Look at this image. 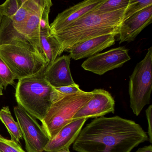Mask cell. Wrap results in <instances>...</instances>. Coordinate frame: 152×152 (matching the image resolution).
Segmentation results:
<instances>
[{
  "label": "cell",
  "mask_w": 152,
  "mask_h": 152,
  "mask_svg": "<svg viewBox=\"0 0 152 152\" xmlns=\"http://www.w3.org/2000/svg\"><path fill=\"white\" fill-rule=\"evenodd\" d=\"M148 140L146 132L134 121L102 116L81 130L73 148L77 152H130Z\"/></svg>",
  "instance_id": "6da1fadb"
},
{
  "label": "cell",
  "mask_w": 152,
  "mask_h": 152,
  "mask_svg": "<svg viewBox=\"0 0 152 152\" xmlns=\"http://www.w3.org/2000/svg\"><path fill=\"white\" fill-rule=\"evenodd\" d=\"M125 9L104 14H95L91 11L53 34L61 44L63 52L90 39L108 34L117 35Z\"/></svg>",
  "instance_id": "7a4b0ae2"
},
{
  "label": "cell",
  "mask_w": 152,
  "mask_h": 152,
  "mask_svg": "<svg viewBox=\"0 0 152 152\" xmlns=\"http://www.w3.org/2000/svg\"><path fill=\"white\" fill-rule=\"evenodd\" d=\"M44 71L18 80L15 97L18 105L41 121L51 105L53 87L44 79Z\"/></svg>",
  "instance_id": "3957f363"
},
{
  "label": "cell",
  "mask_w": 152,
  "mask_h": 152,
  "mask_svg": "<svg viewBox=\"0 0 152 152\" xmlns=\"http://www.w3.org/2000/svg\"><path fill=\"white\" fill-rule=\"evenodd\" d=\"M93 91H84L66 96L51 102L42 127L50 140L65 126L72 121L75 114L92 98Z\"/></svg>",
  "instance_id": "277c9868"
},
{
  "label": "cell",
  "mask_w": 152,
  "mask_h": 152,
  "mask_svg": "<svg viewBox=\"0 0 152 152\" xmlns=\"http://www.w3.org/2000/svg\"><path fill=\"white\" fill-rule=\"evenodd\" d=\"M0 58L14 74L15 80L33 76L47 67L46 61L39 54L16 45H0Z\"/></svg>",
  "instance_id": "5b68a950"
},
{
  "label": "cell",
  "mask_w": 152,
  "mask_h": 152,
  "mask_svg": "<svg viewBox=\"0 0 152 152\" xmlns=\"http://www.w3.org/2000/svg\"><path fill=\"white\" fill-rule=\"evenodd\" d=\"M152 47L144 58L137 64L129 76L130 106L138 116L144 107L150 103L152 89Z\"/></svg>",
  "instance_id": "8992f818"
},
{
  "label": "cell",
  "mask_w": 152,
  "mask_h": 152,
  "mask_svg": "<svg viewBox=\"0 0 152 152\" xmlns=\"http://www.w3.org/2000/svg\"><path fill=\"white\" fill-rule=\"evenodd\" d=\"M17 120L28 152H44L50 139L42 127L33 116L20 106L14 107Z\"/></svg>",
  "instance_id": "52a82bcc"
},
{
  "label": "cell",
  "mask_w": 152,
  "mask_h": 152,
  "mask_svg": "<svg viewBox=\"0 0 152 152\" xmlns=\"http://www.w3.org/2000/svg\"><path fill=\"white\" fill-rule=\"evenodd\" d=\"M130 59L129 50L124 47H118L88 58L81 66L86 71L101 75L121 67Z\"/></svg>",
  "instance_id": "ba28073f"
},
{
  "label": "cell",
  "mask_w": 152,
  "mask_h": 152,
  "mask_svg": "<svg viewBox=\"0 0 152 152\" xmlns=\"http://www.w3.org/2000/svg\"><path fill=\"white\" fill-rule=\"evenodd\" d=\"M52 5L50 0H34L28 18L24 24L17 30L33 44L44 60L40 47L41 26L44 18L49 15Z\"/></svg>",
  "instance_id": "9c48e42d"
},
{
  "label": "cell",
  "mask_w": 152,
  "mask_h": 152,
  "mask_svg": "<svg viewBox=\"0 0 152 152\" xmlns=\"http://www.w3.org/2000/svg\"><path fill=\"white\" fill-rule=\"evenodd\" d=\"M92 91V98L75 114L72 121L102 117L109 113H114L115 100L108 91L101 89H96Z\"/></svg>",
  "instance_id": "30bf717a"
},
{
  "label": "cell",
  "mask_w": 152,
  "mask_h": 152,
  "mask_svg": "<svg viewBox=\"0 0 152 152\" xmlns=\"http://www.w3.org/2000/svg\"><path fill=\"white\" fill-rule=\"evenodd\" d=\"M106 0H87L68 8L58 14L50 25L52 34L66 28L73 23L90 13Z\"/></svg>",
  "instance_id": "8fae6325"
},
{
  "label": "cell",
  "mask_w": 152,
  "mask_h": 152,
  "mask_svg": "<svg viewBox=\"0 0 152 152\" xmlns=\"http://www.w3.org/2000/svg\"><path fill=\"white\" fill-rule=\"evenodd\" d=\"M152 19L151 6L123 21L119 28L120 44L134 41L143 30L152 23Z\"/></svg>",
  "instance_id": "7c38bea8"
},
{
  "label": "cell",
  "mask_w": 152,
  "mask_h": 152,
  "mask_svg": "<svg viewBox=\"0 0 152 152\" xmlns=\"http://www.w3.org/2000/svg\"><path fill=\"white\" fill-rule=\"evenodd\" d=\"M70 60L69 56L64 55L46 67L43 72L44 79L53 88L75 84L70 70Z\"/></svg>",
  "instance_id": "4fadbf2b"
},
{
  "label": "cell",
  "mask_w": 152,
  "mask_h": 152,
  "mask_svg": "<svg viewBox=\"0 0 152 152\" xmlns=\"http://www.w3.org/2000/svg\"><path fill=\"white\" fill-rule=\"evenodd\" d=\"M115 36L114 34L103 35L76 44L67 50L68 56L75 60L90 57L113 45Z\"/></svg>",
  "instance_id": "5bb4252c"
},
{
  "label": "cell",
  "mask_w": 152,
  "mask_h": 152,
  "mask_svg": "<svg viewBox=\"0 0 152 152\" xmlns=\"http://www.w3.org/2000/svg\"><path fill=\"white\" fill-rule=\"evenodd\" d=\"M87 120L81 119L73 121L65 126L53 138L50 140L44 152H57L69 148L77 138Z\"/></svg>",
  "instance_id": "9a60e30c"
},
{
  "label": "cell",
  "mask_w": 152,
  "mask_h": 152,
  "mask_svg": "<svg viewBox=\"0 0 152 152\" xmlns=\"http://www.w3.org/2000/svg\"><path fill=\"white\" fill-rule=\"evenodd\" d=\"M34 2V0H7L0 5V14L11 19L18 30L28 18Z\"/></svg>",
  "instance_id": "2e32d148"
},
{
  "label": "cell",
  "mask_w": 152,
  "mask_h": 152,
  "mask_svg": "<svg viewBox=\"0 0 152 152\" xmlns=\"http://www.w3.org/2000/svg\"><path fill=\"white\" fill-rule=\"evenodd\" d=\"M40 47L47 66L51 64L62 53V46L51 33L49 15L42 20L40 28Z\"/></svg>",
  "instance_id": "e0dca14e"
},
{
  "label": "cell",
  "mask_w": 152,
  "mask_h": 152,
  "mask_svg": "<svg viewBox=\"0 0 152 152\" xmlns=\"http://www.w3.org/2000/svg\"><path fill=\"white\" fill-rule=\"evenodd\" d=\"M7 44L26 48L41 56L33 44L25 36L16 30L12 20L2 16L0 25V45Z\"/></svg>",
  "instance_id": "ac0fdd59"
},
{
  "label": "cell",
  "mask_w": 152,
  "mask_h": 152,
  "mask_svg": "<svg viewBox=\"0 0 152 152\" xmlns=\"http://www.w3.org/2000/svg\"><path fill=\"white\" fill-rule=\"evenodd\" d=\"M0 120L7 129L11 140L20 144V139L23 137L22 132L18 123L15 121L12 116L8 106L4 107L0 110Z\"/></svg>",
  "instance_id": "d6986e66"
},
{
  "label": "cell",
  "mask_w": 152,
  "mask_h": 152,
  "mask_svg": "<svg viewBox=\"0 0 152 152\" xmlns=\"http://www.w3.org/2000/svg\"><path fill=\"white\" fill-rule=\"evenodd\" d=\"M129 1L128 0H106L103 4L92 11L96 14H104L126 8Z\"/></svg>",
  "instance_id": "ffe728a7"
},
{
  "label": "cell",
  "mask_w": 152,
  "mask_h": 152,
  "mask_svg": "<svg viewBox=\"0 0 152 152\" xmlns=\"http://www.w3.org/2000/svg\"><path fill=\"white\" fill-rule=\"evenodd\" d=\"M151 6L152 0H130L124 15V20Z\"/></svg>",
  "instance_id": "44dd1931"
},
{
  "label": "cell",
  "mask_w": 152,
  "mask_h": 152,
  "mask_svg": "<svg viewBox=\"0 0 152 152\" xmlns=\"http://www.w3.org/2000/svg\"><path fill=\"white\" fill-rule=\"evenodd\" d=\"M82 91L79 85L76 83L71 86L53 88L50 96L51 102L66 96L77 94Z\"/></svg>",
  "instance_id": "7402d4cb"
},
{
  "label": "cell",
  "mask_w": 152,
  "mask_h": 152,
  "mask_svg": "<svg viewBox=\"0 0 152 152\" xmlns=\"http://www.w3.org/2000/svg\"><path fill=\"white\" fill-rule=\"evenodd\" d=\"M15 80L14 74L0 58V84L4 89H6L9 85L15 84Z\"/></svg>",
  "instance_id": "603a6c76"
},
{
  "label": "cell",
  "mask_w": 152,
  "mask_h": 152,
  "mask_svg": "<svg viewBox=\"0 0 152 152\" xmlns=\"http://www.w3.org/2000/svg\"><path fill=\"white\" fill-rule=\"evenodd\" d=\"M0 152H26L19 144L0 135Z\"/></svg>",
  "instance_id": "cb8c5ba5"
},
{
  "label": "cell",
  "mask_w": 152,
  "mask_h": 152,
  "mask_svg": "<svg viewBox=\"0 0 152 152\" xmlns=\"http://www.w3.org/2000/svg\"><path fill=\"white\" fill-rule=\"evenodd\" d=\"M152 106L150 105L148 107L145 111L147 119L148 124V140L150 143H152Z\"/></svg>",
  "instance_id": "d4e9b609"
},
{
  "label": "cell",
  "mask_w": 152,
  "mask_h": 152,
  "mask_svg": "<svg viewBox=\"0 0 152 152\" xmlns=\"http://www.w3.org/2000/svg\"><path fill=\"white\" fill-rule=\"evenodd\" d=\"M136 152H152V145L145 146L143 147L140 148Z\"/></svg>",
  "instance_id": "484cf974"
},
{
  "label": "cell",
  "mask_w": 152,
  "mask_h": 152,
  "mask_svg": "<svg viewBox=\"0 0 152 152\" xmlns=\"http://www.w3.org/2000/svg\"><path fill=\"white\" fill-rule=\"evenodd\" d=\"M4 90L1 84H0V96H2L3 95V90Z\"/></svg>",
  "instance_id": "4316f807"
},
{
  "label": "cell",
  "mask_w": 152,
  "mask_h": 152,
  "mask_svg": "<svg viewBox=\"0 0 152 152\" xmlns=\"http://www.w3.org/2000/svg\"><path fill=\"white\" fill-rule=\"evenodd\" d=\"M57 152H71L69 151V148H64V149H62L60 151H58Z\"/></svg>",
  "instance_id": "83f0119b"
},
{
  "label": "cell",
  "mask_w": 152,
  "mask_h": 152,
  "mask_svg": "<svg viewBox=\"0 0 152 152\" xmlns=\"http://www.w3.org/2000/svg\"><path fill=\"white\" fill-rule=\"evenodd\" d=\"M2 15L0 14V25H1V20H2Z\"/></svg>",
  "instance_id": "f1b7e54d"
}]
</instances>
